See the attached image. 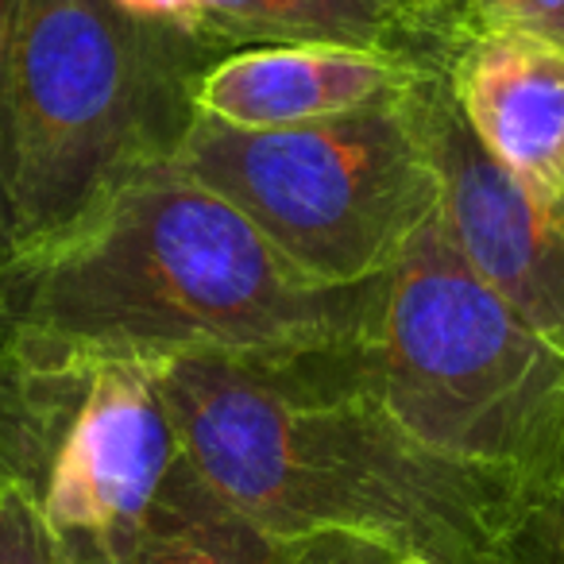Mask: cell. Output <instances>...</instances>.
Wrapping results in <instances>:
<instances>
[{
	"mask_svg": "<svg viewBox=\"0 0 564 564\" xmlns=\"http://www.w3.org/2000/svg\"><path fill=\"white\" fill-rule=\"evenodd\" d=\"M387 274L322 286L174 163L135 174L78 228L0 263V322L89 352L291 368L360 352Z\"/></svg>",
	"mask_w": 564,
	"mask_h": 564,
	"instance_id": "cell-1",
	"label": "cell"
},
{
	"mask_svg": "<svg viewBox=\"0 0 564 564\" xmlns=\"http://www.w3.org/2000/svg\"><path fill=\"white\" fill-rule=\"evenodd\" d=\"M360 352L291 368L178 356L159 391L194 468L279 541L356 533L487 564L530 495L410 441L356 379Z\"/></svg>",
	"mask_w": 564,
	"mask_h": 564,
	"instance_id": "cell-2",
	"label": "cell"
},
{
	"mask_svg": "<svg viewBox=\"0 0 564 564\" xmlns=\"http://www.w3.org/2000/svg\"><path fill=\"white\" fill-rule=\"evenodd\" d=\"M220 63L189 32L117 0H20L4 105L12 243L78 228L135 174L174 163L197 120V78Z\"/></svg>",
	"mask_w": 564,
	"mask_h": 564,
	"instance_id": "cell-3",
	"label": "cell"
},
{
	"mask_svg": "<svg viewBox=\"0 0 564 564\" xmlns=\"http://www.w3.org/2000/svg\"><path fill=\"white\" fill-rule=\"evenodd\" d=\"M356 379L410 441L525 495L564 456V352L471 271L441 217L387 271Z\"/></svg>",
	"mask_w": 564,
	"mask_h": 564,
	"instance_id": "cell-4",
	"label": "cell"
},
{
	"mask_svg": "<svg viewBox=\"0 0 564 564\" xmlns=\"http://www.w3.org/2000/svg\"><path fill=\"white\" fill-rule=\"evenodd\" d=\"M174 166L225 197L322 286L383 279L441 217V171L414 86L291 128L197 117Z\"/></svg>",
	"mask_w": 564,
	"mask_h": 564,
	"instance_id": "cell-5",
	"label": "cell"
},
{
	"mask_svg": "<svg viewBox=\"0 0 564 564\" xmlns=\"http://www.w3.org/2000/svg\"><path fill=\"white\" fill-rule=\"evenodd\" d=\"M182 456L159 360L0 322V487L66 564H128Z\"/></svg>",
	"mask_w": 564,
	"mask_h": 564,
	"instance_id": "cell-6",
	"label": "cell"
},
{
	"mask_svg": "<svg viewBox=\"0 0 564 564\" xmlns=\"http://www.w3.org/2000/svg\"><path fill=\"white\" fill-rule=\"evenodd\" d=\"M414 101L441 171V220L468 267L564 352V197L541 202L499 166L448 94L445 70L425 74Z\"/></svg>",
	"mask_w": 564,
	"mask_h": 564,
	"instance_id": "cell-7",
	"label": "cell"
},
{
	"mask_svg": "<svg viewBox=\"0 0 564 564\" xmlns=\"http://www.w3.org/2000/svg\"><path fill=\"white\" fill-rule=\"evenodd\" d=\"M445 82L479 148L533 197H564V43L479 24L456 47Z\"/></svg>",
	"mask_w": 564,
	"mask_h": 564,
	"instance_id": "cell-8",
	"label": "cell"
},
{
	"mask_svg": "<svg viewBox=\"0 0 564 564\" xmlns=\"http://www.w3.org/2000/svg\"><path fill=\"white\" fill-rule=\"evenodd\" d=\"M194 32L220 58L248 47L379 51L445 70L471 28V0H189Z\"/></svg>",
	"mask_w": 564,
	"mask_h": 564,
	"instance_id": "cell-9",
	"label": "cell"
},
{
	"mask_svg": "<svg viewBox=\"0 0 564 564\" xmlns=\"http://www.w3.org/2000/svg\"><path fill=\"white\" fill-rule=\"evenodd\" d=\"M425 74L430 66L333 43L248 47L197 78L194 105L228 128H291L399 97Z\"/></svg>",
	"mask_w": 564,
	"mask_h": 564,
	"instance_id": "cell-10",
	"label": "cell"
},
{
	"mask_svg": "<svg viewBox=\"0 0 564 564\" xmlns=\"http://www.w3.org/2000/svg\"><path fill=\"white\" fill-rule=\"evenodd\" d=\"M286 556L291 541L251 522L182 456L128 564H286Z\"/></svg>",
	"mask_w": 564,
	"mask_h": 564,
	"instance_id": "cell-11",
	"label": "cell"
},
{
	"mask_svg": "<svg viewBox=\"0 0 564 564\" xmlns=\"http://www.w3.org/2000/svg\"><path fill=\"white\" fill-rule=\"evenodd\" d=\"M487 564H564V456L553 479L522 502Z\"/></svg>",
	"mask_w": 564,
	"mask_h": 564,
	"instance_id": "cell-12",
	"label": "cell"
},
{
	"mask_svg": "<svg viewBox=\"0 0 564 564\" xmlns=\"http://www.w3.org/2000/svg\"><path fill=\"white\" fill-rule=\"evenodd\" d=\"M0 564H66L24 499L0 487Z\"/></svg>",
	"mask_w": 564,
	"mask_h": 564,
	"instance_id": "cell-13",
	"label": "cell"
},
{
	"mask_svg": "<svg viewBox=\"0 0 564 564\" xmlns=\"http://www.w3.org/2000/svg\"><path fill=\"white\" fill-rule=\"evenodd\" d=\"M394 556V549L356 533H310L291 541L286 564H391Z\"/></svg>",
	"mask_w": 564,
	"mask_h": 564,
	"instance_id": "cell-14",
	"label": "cell"
},
{
	"mask_svg": "<svg viewBox=\"0 0 564 564\" xmlns=\"http://www.w3.org/2000/svg\"><path fill=\"white\" fill-rule=\"evenodd\" d=\"M479 24H507L564 43V0H471Z\"/></svg>",
	"mask_w": 564,
	"mask_h": 564,
	"instance_id": "cell-15",
	"label": "cell"
},
{
	"mask_svg": "<svg viewBox=\"0 0 564 564\" xmlns=\"http://www.w3.org/2000/svg\"><path fill=\"white\" fill-rule=\"evenodd\" d=\"M17 17H20V0H0V263H9L12 251H17V243H12V220H9V189H4V105H9Z\"/></svg>",
	"mask_w": 564,
	"mask_h": 564,
	"instance_id": "cell-16",
	"label": "cell"
},
{
	"mask_svg": "<svg viewBox=\"0 0 564 564\" xmlns=\"http://www.w3.org/2000/svg\"><path fill=\"white\" fill-rule=\"evenodd\" d=\"M391 564H437V561H430V556H417V553H402V556H394Z\"/></svg>",
	"mask_w": 564,
	"mask_h": 564,
	"instance_id": "cell-17",
	"label": "cell"
}]
</instances>
